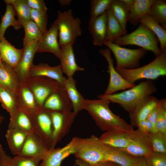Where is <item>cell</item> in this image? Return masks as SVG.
Masks as SVG:
<instances>
[{"label": "cell", "instance_id": "1", "mask_svg": "<svg viewBox=\"0 0 166 166\" xmlns=\"http://www.w3.org/2000/svg\"><path fill=\"white\" fill-rule=\"evenodd\" d=\"M110 103L109 101L104 99H84L82 109L88 112L102 131L134 130L133 126L111 111L109 106Z\"/></svg>", "mask_w": 166, "mask_h": 166}, {"label": "cell", "instance_id": "2", "mask_svg": "<svg viewBox=\"0 0 166 166\" xmlns=\"http://www.w3.org/2000/svg\"><path fill=\"white\" fill-rule=\"evenodd\" d=\"M157 90V88L154 82L147 80L121 93L110 95L103 94L98 95L97 97L108 100L110 103H117L130 113L144 98L152 95Z\"/></svg>", "mask_w": 166, "mask_h": 166}, {"label": "cell", "instance_id": "3", "mask_svg": "<svg viewBox=\"0 0 166 166\" xmlns=\"http://www.w3.org/2000/svg\"><path fill=\"white\" fill-rule=\"evenodd\" d=\"M116 70L125 80L132 84L141 79L155 80L166 75V49L149 64L133 69Z\"/></svg>", "mask_w": 166, "mask_h": 166}, {"label": "cell", "instance_id": "4", "mask_svg": "<svg viewBox=\"0 0 166 166\" xmlns=\"http://www.w3.org/2000/svg\"><path fill=\"white\" fill-rule=\"evenodd\" d=\"M158 40L154 33L148 28L140 23L132 32L121 36L113 43L120 46L133 45L152 52L156 57L161 53L158 45Z\"/></svg>", "mask_w": 166, "mask_h": 166}, {"label": "cell", "instance_id": "5", "mask_svg": "<svg viewBox=\"0 0 166 166\" xmlns=\"http://www.w3.org/2000/svg\"><path fill=\"white\" fill-rule=\"evenodd\" d=\"M72 14L70 9L64 12L57 11V18L54 22L58 26L60 47L68 44H73L76 38L81 35V21L79 18H74Z\"/></svg>", "mask_w": 166, "mask_h": 166}, {"label": "cell", "instance_id": "6", "mask_svg": "<svg viewBox=\"0 0 166 166\" xmlns=\"http://www.w3.org/2000/svg\"><path fill=\"white\" fill-rule=\"evenodd\" d=\"M77 150L74 154L90 164L103 161L105 144L94 135L86 138L75 137Z\"/></svg>", "mask_w": 166, "mask_h": 166}, {"label": "cell", "instance_id": "7", "mask_svg": "<svg viewBox=\"0 0 166 166\" xmlns=\"http://www.w3.org/2000/svg\"><path fill=\"white\" fill-rule=\"evenodd\" d=\"M103 44L113 53L116 60L115 69H133L139 67L140 60L144 56L146 50L140 48L131 49L123 48L113 42L104 41Z\"/></svg>", "mask_w": 166, "mask_h": 166}, {"label": "cell", "instance_id": "8", "mask_svg": "<svg viewBox=\"0 0 166 166\" xmlns=\"http://www.w3.org/2000/svg\"><path fill=\"white\" fill-rule=\"evenodd\" d=\"M28 115L31 121L34 133L49 149H51L53 129L49 112L41 109L34 115Z\"/></svg>", "mask_w": 166, "mask_h": 166}, {"label": "cell", "instance_id": "9", "mask_svg": "<svg viewBox=\"0 0 166 166\" xmlns=\"http://www.w3.org/2000/svg\"><path fill=\"white\" fill-rule=\"evenodd\" d=\"M59 83L53 79L43 76L29 77L25 83L34 95L36 102L41 109L48 97Z\"/></svg>", "mask_w": 166, "mask_h": 166}, {"label": "cell", "instance_id": "10", "mask_svg": "<svg viewBox=\"0 0 166 166\" xmlns=\"http://www.w3.org/2000/svg\"><path fill=\"white\" fill-rule=\"evenodd\" d=\"M53 126L52 149L69 132L76 116L70 111H49Z\"/></svg>", "mask_w": 166, "mask_h": 166}, {"label": "cell", "instance_id": "11", "mask_svg": "<svg viewBox=\"0 0 166 166\" xmlns=\"http://www.w3.org/2000/svg\"><path fill=\"white\" fill-rule=\"evenodd\" d=\"M99 53L105 57L107 61L110 76L109 83L104 94H112L120 90L130 89L136 85L128 82L116 71L114 66L111 50L109 48L101 49Z\"/></svg>", "mask_w": 166, "mask_h": 166}, {"label": "cell", "instance_id": "12", "mask_svg": "<svg viewBox=\"0 0 166 166\" xmlns=\"http://www.w3.org/2000/svg\"><path fill=\"white\" fill-rule=\"evenodd\" d=\"M119 149L136 158L145 157L153 152L147 133L138 129L132 131L127 146Z\"/></svg>", "mask_w": 166, "mask_h": 166}, {"label": "cell", "instance_id": "13", "mask_svg": "<svg viewBox=\"0 0 166 166\" xmlns=\"http://www.w3.org/2000/svg\"><path fill=\"white\" fill-rule=\"evenodd\" d=\"M73 109L64 85L59 83L45 100L42 109L48 111H70Z\"/></svg>", "mask_w": 166, "mask_h": 166}, {"label": "cell", "instance_id": "14", "mask_svg": "<svg viewBox=\"0 0 166 166\" xmlns=\"http://www.w3.org/2000/svg\"><path fill=\"white\" fill-rule=\"evenodd\" d=\"M58 28L54 22L37 42L36 52H50L59 58L61 48L58 41Z\"/></svg>", "mask_w": 166, "mask_h": 166}, {"label": "cell", "instance_id": "15", "mask_svg": "<svg viewBox=\"0 0 166 166\" xmlns=\"http://www.w3.org/2000/svg\"><path fill=\"white\" fill-rule=\"evenodd\" d=\"M37 42H34L23 46L22 57L14 69L20 85L25 84L29 77V72L33 64L34 57L36 52Z\"/></svg>", "mask_w": 166, "mask_h": 166}, {"label": "cell", "instance_id": "16", "mask_svg": "<svg viewBox=\"0 0 166 166\" xmlns=\"http://www.w3.org/2000/svg\"><path fill=\"white\" fill-rule=\"evenodd\" d=\"M49 150L34 132L29 134L19 155L31 156L42 160Z\"/></svg>", "mask_w": 166, "mask_h": 166}, {"label": "cell", "instance_id": "17", "mask_svg": "<svg viewBox=\"0 0 166 166\" xmlns=\"http://www.w3.org/2000/svg\"><path fill=\"white\" fill-rule=\"evenodd\" d=\"M77 146L75 137L61 148L50 149L49 152L39 166H58L69 155L76 153Z\"/></svg>", "mask_w": 166, "mask_h": 166}, {"label": "cell", "instance_id": "18", "mask_svg": "<svg viewBox=\"0 0 166 166\" xmlns=\"http://www.w3.org/2000/svg\"><path fill=\"white\" fill-rule=\"evenodd\" d=\"M159 100L152 95L142 100L129 113L131 124L137 127L141 121L146 119L151 111L157 105Z\"/></svg>", "mask_w": 166, "mask_h": 166}, {"label": "cell", "instance_id": "19", "mask_svg": "<svg viewBox=\"0 0 166 166\" xmlns=\"http://www.w3.org/2000/svg\"><path fill=\"white\" fill-rule=\"evenodd\" d=\"M18 107L29 115H33L42 109L32 92L25 84L20 85L16 93Z\"/></svg>", "mask_w": 166, "mask_h": 166}, {"label": "cell", "instance_id": "20", "mask_svg": "<svg viewBox=\"0 0 166 166\" xmlns=\"http://www.w3.org/2000/svg\"><path fill=\"white\" fill-rule=\"evenodd\" d=\"M112 130L105 131L99 137L102 143L119 149L126 148L128 144L132 131Z\"/></svg>", "mask_w": 166, "mask_h": 166}, {"label": "cell", "instance_id": "21", "mask_svg": "<svg viewBox=\"0 0 166 166\" xmlns=\"http://www.w3.org/2000/svg\"><path fill=\"white\" fill-rule=\"evenodd\" d=\"M60 65L63 73L68 77H73L75 72L83 71L84 69L77 64L73 50V44H69L61 47Z\"/></svg>", "mask_w": 166, "mask_h": 166}, {"label": "cell", "instance_id": "22", "mask_svg": "<svg viewBox=\"0 0 166 166\" xmlns=\"http://www.w3.org/2000/svg\"><path fill=\"white\" fill-rule=\"evenodd\" d=\"M63 72L60 65L51 66L44 63L37 65L33 64L31 67L29 77L35 76L47 77L64 85L67 78L63 75Z\"/></svg>", "mask_w": 166, "mask_h": 166}, {"label": "cell", "instance_id": "23", "mask_svg": "<svg viewBox=\"0 0 166 166\" xmlns=\"http://www.w3.org/2000/svg\"><path fill=\"white\" fill-rule=\"evenodd\" d=\"M138 158L130 156L120 149L105 144L103 161L113 163L121 166H135Z\"/></svg>", "mask_w": 166, "mask_h": 166}, {"label": "cell", "instance_id": "24", "mask_svg": "<svg viewBox=\"0 0 166 166\" xmlns=\"http://www.w3.org/2000/svg\"><path fill=\"white\" fill-rule=\"evenodd\" d=\"M107 22V11L94 19H90L88 27L93 37L94 45L101 46L103 44L106 34Z\"/></svg>", "mask_w": 166, "mask_h": 166}, {"label": "cell", "instance_id": "25", "mask_svg": "<svg viewBox=\"0 0 166 166\" xmlns=\"http://www.w3.org/2000/svg\"><path fill=\"white\" fill-rule=\"evenodd\" d=\"M23 49L15 48L4 38L0 42V55L2 61L13 69L20 60Z\"/></svg>", "mask_w": 166, "mask_h": 166}, {"label": "cell", "instance_id": "26", "mask_svg": "<svg viewBox=\"0 0 166 166\" xmlns=\"http://www.w3.org/2000/svg\"><path fill=\"white\" fill-rule=\"evenodd\" d=\"M154 0H134L128 10L127 21L135 26L141 18L148 15L150 6Z\"/></svg>", "mask_w": 166, "mask_h": 166}, {"label": "cell", "instance_id": "27", "mask_svg": "<svg viewBox=\"0 0 166 166\" xmlns=\"http://www.w3.org/2000/svg\"><path fill=\"white\" fill-rule=\"evenodd\" d=\"M29 134L15 128H8L5 135L10 150L13 155L20 154Z\"/></svg>", "mask_w": 166, "mask_h": 166}, {"label": "cell", "instance_id": "28", "mask_svg": "<svg viewBox=\"0 0 166 166\" xmlns=\"http://www.w3.org/2000/svg\"><path fill=\"white\" fill-rule=\"evenodd\" d=\"M72 103L73 113L77 116L82 109L83 97L76 87V81L73 77H68L64 84Z\"/></svg>", "mask_w": 166, "mask_h": 166}, {"label": "cell", "instance_id": "29", "mask_svg": "<svg viewBox=\"0 0 166 166\" xmlns=\"http://www.w3.org/2000/svg\"><path fill=\"white\" fill-rule=\"evenodd\" d=\"M8 128L17 129L29 134L34 132L29 117L18 107L13 116L10 118Z\"/></svg>", "mask_w": 166, "mask_h": 166}, {"label": "cell", "instance_id": "30", "mask_svg": "<svg viewBox=\"0 0 166 166\" xmlns=\"http://www.w3.org/2000/svg\"><path fill=\"white\" fill-rule=\"evenodd\" d=\"M3 62L0 67V85L16 93L20 85L18 78L14 69Z\"/></svg>", "mask_w": 166, "mask_h": 166}, {"label": "cell", "instance_id": "31", "mask_svg": "<svg viewBox=\"0 0 166 166\" xmlns=\"http://www.w3.org/2000/svg\"><path fill=\"white\" fill-rule=\"evenodd\" d=\"M107 29L105 41L113 42L119 38L126 34V31L123 30L114 17L110 7L107 10Z\"/></svg>", "mask_w": 166, "mask_h": 166}, {"label": "cell", "instance_id": "32", "mask_svg": "<svg viewBox=\"0 0 166 166\" xmlns=\"http://www.w3.org/2000/svg\"><path fill=\"white\" fill-rule=\"evenodd\" d=\"M139 22L148 28L156 36L160 43L161 52L166 49V30L148 15L142 17Z\"/></svg>", "mask_w": 166, "mask_h": 166}, {"label": "cell", "instance_id": "33", "mask_svg": "<svg viewBox=\"0 0 166 166\" xmlns=\"http://www.w3.org/2000/svg\"><path fill=\"white\" fill-rule=\"evenodd\" d=\"M0 103L12 117L18 108L16 93L0 85Z\"/></svg>", "mask_w": 166, "mask_h": 166}, {"label": "cell", "instance_id": "34", "mask_svg": "<svg viewBox=\"0 0 166 166\" xmlns=\"http://www.w3.org/2000/svg\"><path fill=\"white\" fill-rule=\"evenodd\" d=\"M163 28L166 29V2L154 0L149 8L148 15Z\"/></svg>", "mask_w": 166, "mask_h": 166}, {"label": "cell", "instance_id": "35", "mask_svg": "<svg viewBox=\"0 0 166 166\" xmlns=\"http://www.w3.org/2000/svg\"><path fill=\"white\" fill-rule=\"evenodd\" d=\"M15 15L13 6L7 5L5 13L2 18L0 23V42L4 38L5 33L9 27L12 26L16 30L22 27L15 19Z\"/></svg>", "mask_w": 166, "mask_h": 166}, {"label": "cell", "instance_id": "36", "mask_svg": "<svg viewBox=\"0 0 166 166\" xmlns=\"http://www.w3.org/2000/svg\"><path fill=\"white\" fill-rule=\"evenodd\" d=\"M110 8L114 17L125 31L129 7L122 0H113Z\"/></svg>", "mask_w": 166, "mask_h": 166}, {"label": "cell", "instance_id": "37", "mask_svg": "<svg viewBox=\"0 0 166 166\" xmlns=\"http://www.w3.org/2000/svg\"><path fill=\"white\" fill-rule=\"evenodd\" d=\"M22 27L25 31L23 46L31 43L38 42L42 38L43 33L31 20L24 24Z\"/></svg>", "mask_w": 166, "mask_h": 166}, {"label": "cell", "instance_id": "38", "mask_svg": "<svg viewBox=\"0 0 166 166\" xmlns=\"http://www.w3.org/2000/svg\"><path fill=\"white\" fill-rule=\"evenodd\" d=\"M12 6L18 17L17 20L22 27L24 24L31 20V9L26 0H14Z\"/></svg>", "mask_w": 166, "mask_h": 166}, {"label": "cell", "instance_id": "39", "mask_svg": "<svg viewBox=\"0 0 166 166\" xmlns=\"http://www.w3.org/2000/svg\"><path fill=\"white\" fill-rule=\"evenodd\" d=\"M147 135L153 152L166 153V135L158 132Z\"/></svg>", "mask_w": 166, "mask_h": 166}, {"label": "cell", "instance_id": "40", "mask_svg": "<svg viewBox=\"0 0 166 166\" xmlns=\"http://www.w3.org/2000/svg\"><path fill=\"white\" fill-rule=\"evenodd\" d=\"M156 127L158 132L166 135V99L159 100Z\"/></svg>", "mask_w": 166, "mask_h": 166}, {"label": "cell", "instance_id": "41", "mask_svg": "<svg viewBox=\"0 0 166 166\" xmlns=\"http://www.w3.org/2000/svg\"><path fill=\"white\" fill-rule=\"evenodd\" d=\"M113 0H92L90 10V19H94L106 12Z\"/></svg>", "mask_w": 166, "mask_h": 166}, {"label": "cell", "instance_id": "42", "mask_svg": "<svg viewBox=\"0 0 166 166\" xmlns=\"http://www.w3.org/2000/svg\"><path fill=\"white\" fill-rule=\"evenodd\" d=\"M41 160L36 158L21 155H17L8 159L9 166H39Z\"/></svg>", "mask_w": 166, "mask_h": 166}, {"label": "cell", "instance_id": "43", "mask_svg": "<svg viewBox=\"0 0 166 166\" xmlns=\"http://www.w3.org/2000/svg\"><path fill=\"white\" fill-rule=\"evenodd\" d=\"M31 19L43 34L47 31L48 17L46 11L31 9Z\"/></svg>", "mask_w": 166, "mask_h": 166}, {"label": "cell", "instance_id": "44", "mask_svg": "<svg viewBox=\"0 0 166 166\" xmlns=\"http://www.w3.org/2000/svg\"><path fill=\"white\" fill-rule=\"evenodd\" d=\"M144 158L148 166H166V153L152 152Z\"/></svg>", "mask_w": 166, "mask_h": 166}, {"label": "cell", "instance_id": "45", "mask_svg": "<svg viewBox=\"0 0 166 166\" xmlns=\"http://www.w3.org/2000/svg\"><path fill=\"white\" fill-rule=\"evenodd\" d=\"M26 1L31 9L44 11L48 10L44 0H26Z\"/></svg>", "mask_w": 166, "mask_h": 166}, {"label": "cell", "instance_id": "46", "mask_svg": "<svg viewBox=\"0 0 166 166\" xmlns=\"http://www.w3.org/2000/svg\"><path fill=\"white\" fill-rule=\"evenodd\" d=\"M157 113L158 108L157 105V106L152 110L149 113L147 118V119L152 124L154 127L156 129V125L157 118Z\"/></svg>", "mask_w": 166, "mask_h": 166}, {"label": "cell", "instance_id": "47", "mask_svg": "<svg viewBox=\"0 0 166 166\" xmlns=\"http://www.w3.org/2000/svg\"><path fill=\"white\" fill-rule=\"evenodd\" d=\"M1 159L0 166H9L8 156L4 150L1 151Z\"/></svg>", "mask_w": 166, "mask_h": 166}, {"label": "cell", "instance_id": "48", "mask_svg": "<svg viewBox=\"0 0 166 166\" xmlns=\"http://www.w3.org/2000/svg\"><path fill=\"white\" fill-rule=\"evenodd\" d=\"M135 166H148L144 157L138 158L137 162Z\"/></svg>", "mask_w": 166, "mask_h": 166}, {"label": "cell", "instance_id": "49", "mask_svg": "<svg viewBox=\"0 0 166 166\" xmlns=\"http://www.w3.org/2000/svg\"><path fill=\"white\" fill-rule=\"evenodd\" d=\"M75 164L78 166H90L88 163L79 158H77L76 160Z\"/></svg>", "mask_w": 166, "mask_h": 166}, {"label": "cell", "instance_id": "50", "mask_svg": "<svg viewBox=\"0 0 166 166\" xmlns=\"http://www.w3.org/2000/svg\"><path fill=\"white\" fill-rule=\"evenodd\" d=\"M90 166H111V162L101 161L95 164H90Z\"/></svg>", "mask_w": 166, "mask_h": 166}, {"label": "cell", "instance_id": "51", "mask_svg": "<svg viewBox=\"0 0 166 166\" xmlns=\"http://www.w3.org/2000/svg\"><path fill=\"white\" fill-rule=\"evenodd\" d=\"M72 1L71 0H59L58 2L62 6H68L70 4Z\"/></svg>", "mask_w": 166, "mask_h": 166}, {"label": "cell", "instance_id": "52", "mask_svg": "<svg viewBox=\"0 0 166 166\" xmlns=\"http://www.w3.org/2000/svg\"><path fill=\"white\" fill-rule=\"evenodd\" d=\"M125 4L129 7L133 4L134 0H122Z\"/></svg>", "mask_w": 166, "mask_h": 166}, {"label": "cell", "instance_id": "53", "mask_svg": "<svg viewBox=\"0 0 166 166\" xmlns=\"http://www.w3.org/2000/svg\"><path fill=\"white\" fill-rule=\"evenodd\" d=\"M4 117L0 115V126L1 124L2 121H3V119H4Z\"/></svg>", "mask_w": 166, "mask_h": 166}, {"label": "cell", "instance_id": "54", "mask_svg": "<svg viewBox=\"0 0 166 166\" xmlns=\"http://www.w3.org/2000/svg\"><path fill=\"white\" fill-rule=\"evenodd\" d=\"M111 166H121L114 163H111Z\"/></svg>", "mask_w": 166, "mask_h": 166}, {"label": "cell", "instance_id": "55", "mask_svg": "<svg viewBox=\"0 0 166 166\" xmlns=\"http://www.w3.org/2000/svg\"><path fill=\"white\" fill-rule=\"evenodd\" d=\"M3 66V62L2 61L1 57H0V67H2Z\"/></svg>", "mask_w": 166, "mask_h": 166}, {"label": "cell", "instance_id": "56", "mask_svg": "<svg viewBox=\"0 0 166 166\" xmlns=\"http://www.w3.org/2000/svg\"><path fill=\"white\" fill-rule=\"evenodd\" d=\"M1 152H0V166H1Z\"/></svg>", "mask_w": 166, "mask_h": 166}, {"label": "cell", "instance_id": "57", "mask_svg": "<svg viewBox=\"0 0 166 166\" xmlns=\"http://www.w3.org/2000/svg\"><path fill=\"white\" fill-rule=\"evenodd\" d=\"M58 166H61V165H59Z\"/></svg>", "mask_w": 166, "mask_h": 166}, {"label": "cell", "instance_id": "58", "mask_svg": "<svg viewBox=\"0 0 166 166\" xmlns=\"http://www.w3.org/2000/svg\"><path fill=\"white\" fill-rule=\"evenodd\" d=\"M8 159H9V158H8Z\"/></svg>", "mask_w": 166, "mask_h": 166}]
</instances>
